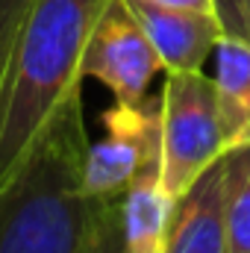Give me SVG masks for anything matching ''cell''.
<instances>
[{"instance_id": "6da1fadb", "label": "cell", "mask_w": 250, "mask_h": 253, "mask_svg": "<svg viewBox=\"0 0 250 253\" xmlns=\"http://www.w3.org/2000/svg\"><path fill=\"white\" fill-rule=\"evenodd\" d=\"M85 150L80 80L0 186V253H85L100 209L83 186Z\"/></svg>"}, {"instance_id": "7a4b0ae2", "label": "cell", "mask_w": 250, "mask_h": 253, "mask_svg": "<svg viewBox=\"0 0 250 253\" xmlns=\"http://www.w3.org/2000/svg\"><path fill=\"white\" fill-rule=\"evenodd\" d=\"M109 0H33L0 83V186L30 153L68 88L83 80L88 33Z\"/></svg>"}, {"instance_id": "3957f363", "label": "cell", "mask_w": 250, "mask_h": 253, "mask_svg": "<svg viewBox=\"0 0 250 253\" xmlns=\"http://www.w3.org/2000/svg\"><path fill=\"white\" fill-rule=\"evenodd\" d=\"M162 186L171 200L227 153L215 80L197 71H168L159 97Z\"/></svg>"}, {"instance_id": "277c9868", "label": "cell", "mask_w": 250, "mask_h": 253, "mask_svg": "<svg viewBox=\"0 0 250 253\" xmlns=\"http://www.w3.org/2000/svg\"><path fill=\"white\" fill-rule=\"evenodd\" d=\"M159 68L162 62L153 44L147 42L138 21L129 15L126 3L109 0L88 33L85 50L80 59L83 80L103 83L115 94V103L135 106V103H144L147 85Z\"/></svg>"}, {"instance_id": "5b68a950", "label": "cell", "mask_w": 250, "mask_h": 253, "mask_svg": "<svg viewBox=\"0 0 250 253\" xmlns=\"http://www.w3.org/2000/svg\"><path fill=\"white\" fill-rule=\"evenodd\" d=\"M103 138L88 141L83 168V186L88 197L97 200L121 197L144 159L162 147L159 100H144L135 106L115 103L103 112Z\"/></svg>"}, {"instance_id": "8992f818", "label": "cell", "mask_w": 250, "mask_h": 253, "mask_svg": "<svg viewBox=\"0 0 250 253\" xmlns=\"http://www.w3.org/2000/svg\"><path fill=\"white\" fill-rule=\"evenodd\" d=\"M230 150L218 156L177 200L159 253H230L227 197H230Z\"/></svg>"}, {"instance_id": "52a82bcc", "label": "cell", "mask_w": 250, "mask_h": 253, "mask_svg": "<svg viewBox=\"0 0 250 253\" xmlns=\"http://www.w3.org/2000/svg\"><path fill=\"white\" fill-rule=\"evenodd\" d=\"M129 15L144 30L165 71H197L212 56L224 24L218 12L177 9L150 0H124Z\"/></svg>"}, {"instance_id": "ba28073f", "label": "cell", "mask_w": 250, "mask_h": 253, "mask_svg": "<svg viewBox=\"0 0 250 253\" xmlns=\"http://www.w3.org/2000/svg\"><path fill=\"white\" fill-rule=\"evenodd\" d=\"M174 200L162 186V147L153 150L121 194V227L129 253H159Z\"/></svg>"}, {"instance_id": "9c48e42d", "label": "cell", "mask_w": 250, "mask_h": 253, "mask_svg": "<svg viewBox=\"0 0 250 253\" xmlns=\"http://www.w3.org/2000/svg\"><path fill=\"white\" fill-rule=\"evenodd\" d=\"M215 94L230 147L250 144V42L224 33L215 44Z\"/></svg>"}, {"instance_id": "30bf717a", "label": "cell", "mask_w": 250, "mask_h": 253, "mask_svg": "<svg viewBox=\"0 0 250 253\" xmlns=\"http://www.w3.org/2000/svg\"><path fill=\"white\" fill-rule=\"evenodd\" d=\"M230 197H227V242L230 253H250V144L230 147Z\"/></svg>"}, {"instance_id": "8fae6325", "label": "cell", "mask_w": 250, "mask_h": 253, "mask_svg": "<svg viewBox=\"0 0 250 253\" xmlns=\"http://www.w3.org/2000/svg\"><path fill=\"white\" fill-rule=\"evenodd\" d=\"M85 253H129L124 242V227H121V197L100 200Z\"/></svg>"}, {"instance_id": "7c38bea8", "label": "cell", "mask_w": 250, "mask_h": 253, "mask_svg": "<svg viewBox=\"0 0 250 253\" xmlns=\"http://www.w3.org/2000/svg\"><path fill=\"white\" fill-rule=\"evenodd\" d=\"M33 0H0V83H3V71H6V59L15 42V33L27 15Z\"/></svg>"}, {"instance_id": "4fadbf2b", "label": "cell", "mask_w": 250, "mask_h": 253, "mask_svg": "<svg viewBox=\"0 0 250 253\" xmlns=\"http://www.w3.org/2000/svg\"><path fill=\"white\" fill-rule=\"evenodd\" d=\"M218 15L224 33H233L250 42V0H218Z\"/></svg>"}, {"instance_id": "5bb4252c", "label": "cell", "mask_w": 250, "mask_h": 253, "mask_svg": "<svg viewBox=\"0 0 250 253\" xmlns=\"http://www.w3.org/2000/svg\"><path fill=\"white\" fill-rule=\"evenodd\" d=\"M162 6H177V9H200V12H218V0H150Z\"/></svg>"}]
</instances>
